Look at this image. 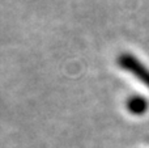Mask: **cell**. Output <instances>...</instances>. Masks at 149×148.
<instances>
[{"label": "cell", "instance_id": "6da1fadb", "mask_svg": "<svg viewBox=\"0 0 149 148\" xmlns=\"http://www.w3.org/2000/svg\"><path fill=\"white\" fill-rule=\"evenodd\" d=\"M118 64L149 88V68L145 67L136 57L132 54H122L118 57Z\"/></svg>", "mask_w": 149, "mask_h": 148}, {"label": "cell", "instance_id": "7a4b0ae2", "mask_svg": "<svg viewBox=\"0 0 149 148\" xmlns=\"http://www.w3.org/2000/svg\"><path fill=\"white\" fill-rule=\"evenodd\" d=\"M126 106H127V110H128L131 114L141 115L148 110L149 105H148V101L144 98V97L134 96V97H131V98L127 100Z\"/></svg>", "mask_w": 149, "mask_h": 148}]
</instances>
